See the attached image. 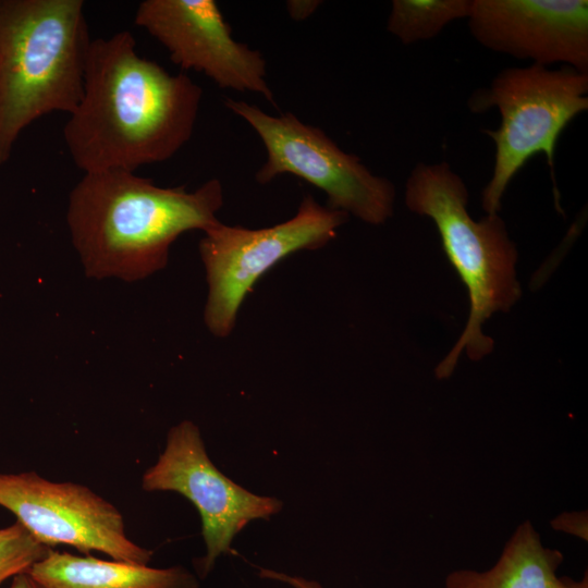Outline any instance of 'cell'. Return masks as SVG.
<instances>
[{"label":"cell","instance_id":"cell-1","mask_svg":"<svg viewBox=\"0 0 588 588\" xmlns=\"http://www.w3.org/2000/svg\"><path fill=\"white\" fill-rule=\"evenodd\" d=\"M201 96L188 75L140 57L131 32L95 38L83 97L63 126L69 155L84 173L167 161L192 137Z\"/></svg>","mask_w":588,"mask_h":588},{"label":"cell","instance_id":"cell-2","mask_svg":"<svg viewBox=\"0 0 588 588\" xmlns=\"http://www.w3.org/2000/svg\"><path fill=\"white\" fill-rule=\"evenodd\" d=\"M222 206L218 179L187 192L132 171L101 170L85 172L72 188L66 221L87 277L133 282L164 268L181 234L218 223Z\"/></svg>","mask_w":588,"mask_h":588},{"label":"cell","instance_id":"cell-3","mask_svg":"<svg viewBox=\"0 0 588 588\" xmlns=\"http://www.w3.org/2000/svg\"><path fill=\"white\" fill-rule=\"evenodd\" d=\"M84 8L82 0H0V166L35 120L77 108L93 40Z\"/></svg>","mask_w":588,"mask_h":588},{"label":"cell","instance_id":"cell-4","mask_svg":"<svg viewBox=\"0 0 588 588\" xmlns=\"http://www.w3.org/2000/svg\"><path fill=\"white\" fill-rule=\"evenodd\" d=\"M405 204L434 222L443 249L468 290L465 330L436 369L438 378H446L463 350L473 360L491 353L493 341L482 333V324L492 314L510 310L522 295L515 270L517 250L498 213L480 221L469 216L467 187L445 161L420 162L412 170Z\"/></svg>","mask_w":588,"mask_h":588},{"label":"cell","instance_id":"cell-5","mask_svg":"<svg viewBox=\"0 0 588 588\" xmlns=\"http://www.w3.org/2000/svg\"><path fill=\"white\" fill-rule=\"evenodd\" d=\"M468 107L477 113L497 108L501 117L499 128L485 131L495 152L492 175L481 197L487 215L498 213L510 182L535 155L546 156L554 180L559 137L588 109V74L568 66L509 68L497 74L488 88L475 91Z\"/></svg>","mask_w":588,"mask_h":588},{"label":"cell","instance_id":"cell-6","mask_svg":"<svg viewBox=\"0 0 588 588\" xmlns=\"http://www.w3.org/2000/svg\"><path fill=\"white\" fill-rule=\"evenodd\" d=\"M224 105L253 127L265 146L267 158L255 175L258 183L267 184L289 173L321 189L332 210L375 225L393 215V183L371 173L356 155L342 150L321 128L302 122L292 112L271 115L229 97Z\"/></svg>","mask_w":588,"mask_h":588},{"label":"cell","instance_id":"cell-7","mask_svg":"<svg viewBox=\"0 0 588 588\" xmlns=\"http://www.w3.org/2000/svg\"><path fill=\"white\" fill-rule=\"evenodd\" d=\"M347 218L306 195L294 217L273 226L253 230L219 221L205 231L199 253L209 287L204 315L209 331L228 336L245 296L266 271L292 253L321 248Z\"/></svg>","mask_w":588,"mask_h":588},{"label":"cell","instance_id":"cell-8","mask_svg":"<svg viewBox=\"0 0 588 588\" xmlns=\"http://www.w3.org/2000/svg\"><path fill=\"white\" fill-rule=\"evenodd\" d=\"M0 506L49 548L66 544L143 565L151 560L152 551L126 536L120 511L86 486L53 482L35 471L0 474Z\"/></svg>","mask_w":588,"mask_h":588},{"label":"cell","instance_id":"cell-9","mask_svg":"<svg viewBox=\"0 0 588 588\" xmlns=\"http://www.w3.org/2000/svg\"><path fill=\"white\" fill-rule=\"evenodd\" d=\"M145 491H174L197 509L206 554L198 562L206 576L221 554L250 520L269 519L282 502L249 492L223 475L209 458L198 427L183 420L172 427L158 461L143 475Z\"/></svg>","mask_w":588,"mask_h":588},{"label":"cell","instance_id":"cell-10","mask_svg":"<svg viewBox=\"0 0 588 588\" xmlns=\"http://www.w3.org/2000/svg\"><path fill=\"white\" fill-rule=\"evenodd\" d=\"M134 23L181 69L200 72L223 89L261 95L274 105L264 56L234 39L216 1L144 0Z\"/></svg>","mask_w":588,"mask_h":588},{"label":"cell","instance_id":"cell-11","mask_svg":"<svg viewBox=\"0 0 588 588\" xmlns=\"http://www.w3.org/2000/svg\"><path fill=\"white\" fill-rule=\"evenodd\" d=\"M467 21L487 49L588 74L586 0H471Z\"/></svg>","mask_w":588,"mask_h":588},{"label":"cell","instance_id":"cell-12","mask_svg":"<svg viewBox=\"0 0 588 588\" xmlns=\"http://www.w3.org/2000/svg\"><path fill=\"white\" fill-rule=\"evenodd\" d=\"M27 574L38 588H199L197 578L182 566L155 568L53 549Z\"/></svg>","mask_w":588,"mask_h":588},{"label":"cell","instance_id":"cell-13","mask_svg":"<svg viewBox=\"0 0 588 588\" xmlns=\"http://www.w3.org/2000/svg\"><path fill=\"white\" fill-rule=\"evenodd\" d=\"M563 561L559 550L547 548L529 522L520 524L495 564L487 571L450 573L444 588H567L556 572Z\"/></svg>","mask_w":588,"mask_h":588},{"label":"cell","instance_id":"cell-14","mask_svg":"<svg viewBox=\"0 0 588 588\" xmlns=\"http://www.w3.org/2000/svg\"><path fill=\"white\" fill-rule=\"evenodd\" d=\"M471 0H393L388 30L402 44L429 40L455 20L467 19Z\"/></svg>","mask_w":588,"mask_h":588},{"label":"cell","instance_id":"cell-15","mask_svg":"<svg viewBox=\"0 0 588 588\" xmlns=\"http://www.w3.org/2000/svg\"><path fill=\"white\" fill-rule=\"evenodd\" d=\"M50 549L36 540L17 520L0 528V585L8 578L27 572Z\"/></svg>","mask_w":588,"mask_h":588},{"label":"cell","instance_id":"cell-16","mask_svg":"<svg viewBox=\"0 0 588 588\" xmlns=\"http://www.w3.org/2000/svg\"><path fill=\"white\" fill-rule=\"evenodd\" d=\"M259 575L264 578H269L289 584L294 588H322L317 581L309 580L299 576H291L289 574L275 572L272 569L260 568Z\"/></svg>","mask_w":588,"mask_h":588},{"label":"cell","instance_id":"cell-17","mask_svg":"<svg viewBox=\"0 0 588 588\" xmlns=\"http://www.w3.org/2000/svg\"><path fill=\"white\" fill-rule=\"evenodd\" d=\"M320 1H287L286 8L291 17L295 21H302L311 15L320 5Z\"/></svg>","mask_w":588,"mask_h":588},{"label":"cell","instance_id":"cell-18","mask_svg":"<svg viewBox=\"0 0 588 588\" xmlns=\"http://www.w3.org/2000/svg\"><path fill=\"white\" fill-rule=\"evenodd\" d=\"M9 588H38V586L30 578L27 572H24L12 577Z\"/></svg>","mask_w":588,"mask_h":588},{"label":"cell","instance_id":"cell-19","mask_svg":"<svg viewBox=\"0 0 588 588\" xmlns=\"http://www.w3.org/2000/svg\"><path fill=\"white\" fill-rule=\"evenodd\" d=\"M565 581H566L567 588H588L587 575L580 581H574V580H572L569 578H566V577H565Z\"/></svg>","mask_w":588,"mask_h":588}]
</instances>
